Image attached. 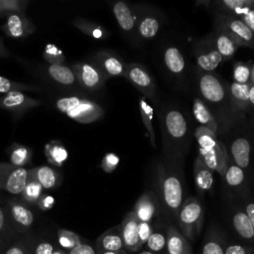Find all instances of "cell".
<instances>
[{"label":"cell","instance_id":"cell-1","mask_svg":"<svg viewBox=\"0 0 254 254\" xmlns=\"http://www.w3.org/2000/svg\"><path fill=\"white\" fill-rule=\"evenodd\" d=\"M159 189L161 201L165 209L177 219L178 213L185 200L181 174L174 169L160 168Z\"/></svg>","mask_w":254,"mask_h":254},{"label":"cell","instance_id":"cell-2","mask_svg":"<svg viewBox=\"0 0 254 254\" xmlns=\"http://www.w3.org/2000/svg\"><path fill=\"white\" fill-rule=\"evenodd\" d=\"M203 218L201 202L193 196H189L185 198L177 216L179 230L189 241H193L201 231Z\"/></svg>","mask_w":254,"mask_h":254},{"label":"cell","instance_id":"cell-3","mask_svg":"<svg viewBox=\"0 0 254 254\" xmlns=\"http://www.w3.org/2000/svg\"><path fill=\"white\" fill-rule=\"evenodd\" d=\"M124 76L144 95V97L151 100L155 99V81L144 65L138 63L125 64Z\"/></svg>","mask_w":254,"mask_h":254},{"label":"cell","instance_id":"cell-4","mask_svg":"<svg viewBox=\"0 0 254 254\" xmlns=\"http://www.w3.org/2000/svg\"><path fill=\"white\" fill-rule=\"evenodd\" d=\"M218 24L239 47L254 49V34L238 17L232 14L218 15Z\"/></svg>","mask_w":254,"mask_h":254},{"label":"cell","instance_id":"cell-5","mask_svg":"<svg viewBox=\"0 0 254 254\" xmlns=\"http://www.w3.org/2000/svg\"><path fill=\"white\" fill-rule=\"evenodd\" d=\"M28 175L29 172L24 167L0 163V189L12 194H19L27 184Z\"/></svg>","mask_w":254,"mask_h":254},{"label":"cell","instance_id":"cell-6","mask_svg":"<svg viewBox=\"0 0 254 254\" xmlns=\"http://www.w3.org/2000/svg\"><path fill=\"white\" fill-rule=\"evenodd\" d=\"M198 156L209 169L224 177L228 168V154L221 141L218 140L213 146L207 149L199 150Z\"/></svg>","mask_w":254,"mask_h":254},{"label":"cell","instance_id":"cell-7","mask_svg":"<svg viewBox=\"0 0 254 254\" xmlns=\"http://www.w3.org/2000/svg\"><path fill=\"white\" fill-rule=\"evenodd\" d=\"M138 224L139 220L132 210L124 216L120 223L124 250L128 254L139 252L142 248L138 236Z\"/></svg>","mask_w":254,"mask_h":254},{"label":"cell","instance_id":"cell-8","mask_svg":"<svg viewBox=\"0 0 254 254\" xmlns=\"http://www.w3.org/2000/svg\"><path fill=\"white\" fill-rule=\"evenodd\" d=\"M159 199L152 190L144 191L134 204L133 212L141 222H152L159 211Z\"/></svg>","mask_w":254,"mask_h":254},{"label":"cell","instance_id":"cell-9","mask_svg":"<svg viewBox=\"0 0 254 254\" xmlns=\"http://www.w3.org/2000/svg\"><path fill=\"white\" fill-rule=\"evenodd\" d=\"M66 114L77 122L90 123L99 119L103 114V110L95 102L80 98L78 103L66 111Z\"/></svg>","mask_w":254,"mask_h":254},{"label":"cell","instance_id":"cell-10","mask_svg":"<svg viewBox=\"0 0 254 254\" xmlns=\"http://www.w3.org/2000/svg\"><path fill=\"white\" fill-rule=\"evenodd\" d=\"M199 90L201 95L209 102H220L225 91L217 77L210 73H205L199 78Z\"/></svg>","mask_w":254,"mask_h":254},{"label":"cell","instance_id":"cell-11","mask_svg":"<svg viewBox=\"0 0 254 254\" xmlns=\"http://www.w3.org/2000/svg\"><path fill=\"white\" fill-rule=\"evenodd\" d=\"M96 250L100 251H123L124 243L120 224L104 231L96 240Z\"/></svg>","mask_w":254,"mask_h":254},{"label":"cell","instance_id":"cell-12","mask_svg":"<svg viewBox=\"0 0 254 254\" xmlns=\"http://www.w3.org/2000/svg\"><path fill=\"white\" fill-rule=\"evenodd\" d=\"M167 254H191L189 240L174 224L167 226Z\"/></svg>","mask_w":254,"mask_h":254},{"label":"cell","instance_id":"cell-13","mask_svg":"<svg viewBox=\"0 0 254 254\" xmlns=\"http://www.w3.org/2000/svg\"><path fill=\"white\" fill-rule=\"evenodd\" d=\"M165 127L168 135L178 141L187 136L188 123L182 112L178 110H170L165 116Z\"/></svg>","mask_w":254,"mask_h":254},{"label":"cell","instance_id":"cell-14","mask_svg":"<svg viewBox=\"0 0 254 254\" xmlns=\"http://www.w3.org/2000/svg\"><path fill=\"white\" fill-rule=\"evenodd\" d=\"M193 180L200 192H205L212 189L213 171L203 163L199 156L196 157L193 164Z\"/></svg>","mask_w":254,"mask_h":254},{"label":"cell","instance_id":"cell-15","mask_svg":"<svg viewBox=\"0 0 254 254\" xmlns=\"http://www.w3.org/2000/svg\"><path fill=\"white\" fill-rule=\"evenodd\" d=\"M77 68V77L80 82L89 89H97L102 86L104 81L103 74L89 64H82Z\"/></svg>","mask_w":254,"mask_h":254},{"label":"cell","instance_id":"cell-16","mask_svg":"<svg viewBox=\"0 0 254 254\" xmlns=\"http://www.w3.org/2000/svg\"><path fill=\"white\" fill-rule=\"evenodd\" d=\"M225 248L226 242L223 233L215 227L209 229L204 238L201 254H225Z\"/></svg>","mask_w":254,"mask_h":254},{"label":"cell","instance_id":"cell-17","mask_svg":"<svg viewBox=\"0 0 254 254\" xmlns=\"http://www.w3.org/2000/svg\"><path fill=\"white\" fill-rule=\"evenodd\" d=\"M232 225L236 233L246 242L254 243V227L243 210L236 211L232 216Z\"/></svg>","mask_w":254,"mask_h":254},{"label":"cell","instance_id":"cell-18","mask_svg":"<svg viewBox=\"0 0 254 254\" xmlns=\"http://www.w3.org/2000/svg\"><path fill=\"white\" fill-rule=\"evenodd\" d=\"M192 113L194 118L198 123H200V126L207 127L212 132L216 134L218 131V125L217 122L212 115V113L209 111V109L206 107V105L199 99L195 98L192 103Z\"/></svg>","mask_w":254,"mask_h":254},{"label":"cell","instance_id":"cell-19","mask_svg":"<svg viewBox=\"0 0 254 254\" xmlns=\"http://www.w3.org/2000/svg\"><path fill=\"white\" fill-rule=\"evenodd\" d=\"M250 143L245 138H238L231 145V154L235 165L242 170L247 168L250 161Z\"/></svg>","mask_w":254,"mask_h":254},{"label":"cell","instance_id":"cell-20","mask_svg":"<svg viewBox=\"0 0 254 254\" xmlns=\"http://www.w3.org/2000/svg\"><path fill=\"white\" fill-rule=\"evenodd\" d=\"M113 13L120 28L125 32H130L135 27V20L130 7L123 1L113 5Z\"/></svg>","mask_w":254,"mask_h":254},{"label":"cell","instance_id":"cell-21","mask_svg":"<svg viewBox=\"0 0 254 254\" xmlns=\"http://www.w3.org/2000/svg\"><path fill=\"white\" fill-rule=\"evenodd\" d=\"M167 227L153 229L151 236L145 244V250L154 254H167Z\"/></svg>","mask_w":254,"mask_h":254},{"label":"cell","instance_id":"cell-22","mask_svg":"<svg viewBox=\"0 0 254 254\" xmlns=\"http://www.w3.org/2000/svg\"><path fill=\"white\" fill-rule=\"evenodd\" d=\"M29 22L22 16L16 13H11L7 19L5 25L6 33L14 38H21L27 35V33H31L28 30Z\"/></svg>","mask_w":254,"mask_h":254},{"label":"cell","instance_id":"cell-23","mask_svg":"<svg viewBox=\"0 0 254 254\" xmlns=\"http://www.w3.org/2000/svg\"><path fill=\"white\" fill-rule=\"evenodd\" d=\"M216 51L221 55L223 60L230 59L240 48L238 44L223 30L220 29V32L215 38Z\"/></svg>","mask_w":254,"mask_h":254},{"label":"cell","instance_id":"cell-24","mask_svg":"<svg viewBox=\"0 0 254 254\" xmlns=\"http://www.w3.org/2000/svg\"><path fill=\"white\" fill-rule=\"evenodd\" d=\"M104 72L110 76H124L125 64L116 56L103 53L99 57Z\"/></svg>","mask_w":254,"mask_h":254},{"label":"cell","instance_id":"cell-25","mask_svg":"<svg viewBox=\"0 0 254 254\" xmlns=\"http://www.w3.org/2000/svg\"><path fill=\"white\" fill-rule=\"evenodd\" d=\"M164 62L168 69L176 74L183 72L186 66L184 56L176 47H169L164 54Z\"/></svg>","mask_w":254,"mask_h":254},{"label":"cell","instance_id":"cell-26","mask_svg":"<svg viewBox=\"0 0 254 254\" xmlns=\"http://www.w3.org/2000/svg\"><path fill=\"white\" fill-rule=\"evenodd\" d=\"M139 110H140V115L142 118V122L146 128L148 137L150 139V142L153 147H156V137H155V132H154V127L152 124V119L154 116V110L153 107L149 104L147 101V98L142 96L139 101Z\"/></svg>","mask_w":254,"mask_h":254},{"label":"cell","instance_id":"cell-27","mask_svg":"<svg viewBox=\"0 0 254 254\" xmlns=\"http://www.w3.org/2000/svg\"><path fill=\"white\" fill-rule=\"evenodd\" d=\"M0 104L9 109H19V108H26L32 106L34 104H38V101L33 100L20 91H10L8 94L0 99Z\"/></svg>","mask_w":254,"mask_h":254},{"label":"cell","instance_id":"cell-28","mask_svg":"<svg viewBox=\"0 0 254 254\" xmlns=\"http://www.w3.org/2000/svg\"><path fill=\"white\" fill-rule=\"evenodd\" d=\"M160 29L159 20L152 15H146L142 17L138 22V32L144 39L154 38Z\"/></svg>","mask_w":254,"mask_h":254},{"label":"cell","instance_id":"cell-29","mask_svg":"<svg viewBox=\"0 0 254 254\" xmlns=\"http://www.w3.org/2000/svg\"><path fill=\"white\" fill-rule=\"evenodd\" d=\"M49 73L50 75L58 82L64 84V85H69L72 84L75 80V75L73 71L62 64H53L49 66Z\"/></svg>","mask_w":254,"mask_h":254},{"label":"cell","instance_id":"cell-30","mask_svg":"<svg viewBox=\"0 0 254 254\" xmlns=\"http://www.w3.org/2000/svg\"><path fill=\"white\" fill-rule=\"evenodd\" d=\"M29 173L40 183L43 189H51L57 183L55 171L48 166L39 167L33 171H29Z\"/></svg>","mask_w":254,"mask_h":254},{"label":"cell","instance_id":"cell-31","mask_svg":"<svg viewBox=\"0 0 254 254\" xmlns=\"http://www.w3.org/2000/svg\"><path fill=\"white\" fill-rule=\"evenodd\" d=\"M249 83H236L232 82L230 85V94L231 97L235 103V105L241 109H244L247 107L249 104V99H248V94H249V89H250Z\"/></svg>","mask_w":254,"mask_h":254},{"label":"cell","instance_id":"cell-32","mask_svg":"<svg viewBox=\"0 0 254 254\" xmlns=\"http://www.w3.org/2000/svg\"><path fill=\"white\" fill-rule=\"evenodd\" d=\"M222 60L223 59L221 55L216 50H212L207 53L200 54L196 59V63H197V65L202 70L211 71L219 65Z\"/></svg>","mask_w":254,"mask_h":254},{"label":"cell","instance_id":"cell-33","mask_svg":"<svg viewBox=\"0 0 254 254\" xmlns=\"http://www.w3.org/2000/svg\"><path fill=\"white\" fill-rule=\"evenodd\" d=\"M215 5L217 6V9L235 15L243 9L254 8V0H221L216 1Z\"/></svg>","mask_w":254,"mask_h":254},{"label":"cell","instance_id":"cell-34","mask_svg":"<svg viewBox=\"0 0 254 254\" xmlns=\"http://www.w3.org/2000/svg\"><path fill=\"white\" fill-rule=\"evenodd\" d=\"M194 137L198 143L199 150L207 149L218 141L216 134L204 126H198L195 129Z\"/></svg>","mask_w":254,"mask_h":254},{"label":"cell","instance_id":"cell-35","mask_svg":"<svg viewBox=\"0 0 254 254\" xmlns=\"http://www.w3.org/2000/svg\"><path fill=\"white\" fill-rule=\"evenodd\" d=\"M29 172V171H28ZM42 190H43V187L40 185V183L29 173L28 175V180H27V184L23 190V191L21 192L23 194V197L30 201V202H35L37 201L41 194H42Z\"/></svg>","mask_w":254,"mask_h":254},{"label":"cell","instance_id":"cell-36","mask_svg":"<svg viewBox=\"0 0 254 254\" xmlns=\"http://www.w3.org/2000/svg\"><path fill=\"white\" fill-rule=\"evenodd\" d=\"M11 213L16 222L20 225L29 227L33 224L34 215L31 210L21 204H13L11 207Z\"/></svg>","mask_w":254,"mask_h":254},{"label":"cell","instance_id":"cell-37","mask_svg":"<svg viewBox=\"0 0 254 254\" xmlns=\"http://www.w3.org/2000/svg\"><path fill=\"white\" fill-rule=\"evenodd\" d=\"M58 239L60 245L67 250H71L81 243L79 236L75 232L66 229H60L58 231Z\"/></svg>","mask_w":254,"mask_h":254},{"label":"cell","instance_id":"cell-38","mask_svg":"<svg viewBox=\"0 0 254 254\" xmlns=\"http://www.w3.org/2000/svg\"><path fill=\"white\" fill-rule=\"evenodd\" d=\"M224 177L227 184L232 188H236L244 182V172L236 165L229 166L226 170Z\"/></svg>","mask_w":254,"mask_h":254},{"label":"cell","instance_id":"cell-39","mask_svg":"<svg viewBox=\"0 0 254 254\" xmlns=\"http://www.w3.org/2000/svg\"><path fill=\"white\" fill-rule=\"evenodd\" d=\"M251 78V69L249 68L248 65L238 63L235 64L233 67V82L236 83H248L249 79Z\"/></svg>","mask_w":254,"mask_h":254},{"label":"cell","instance_id":"cell-40","mask_svg":"<svg viewBox=\"0 0 254 254\" xmlns=\"http://www.w3.org/2000/svg\"><path fill=\"white\" fill-rule=\"evenodd\" d=\"M78 28H80L84 33L90 35L91 37L95 38V39H102V38H106L109 34L100 26L95 25L93 23H89V22H82L81 24L77 25Z\"/></svg>","mask_w":254,"mask_h":254},{"label":"cell","instance_id":"cell-41","mask_svg":"<svg viewBox=\"0 0 254 254\" xmlns=\"http://www.w3.org/2000/svg\"><path fill=\"white\" fill-rule=\"evenodd\" d=\"M225 254H254V249L248 244L230 243L226 245Z\"/></svg>","mask_w":254,"mask_h":254},{"label":"cell","instance_id":"cell-42","mask_svg":"<svg viewBox=\"0 0 254 254\" xmlns=\"http://www.w3.org/2000/svg\"><path fill=\"white\" fill-rule=\"evenodd\" d=\"M153 225L151 222H141L139 221L138 224V236H139V241L141 246L143 247V245L146 244V242L148 241L149 237L151 236L152 232H153Z\"/></svg>","mask_w":254,"mask_h":254},{"label":"cell","instance_id":"cell-43","mask_svg":"<svg viewBox=\"0 0 254 254\" xmlns=\"http://www.w3.org/2000/svg\"><path fill=\"white\" fill-rule=\"evenodd\" d=\"M119 164V157L114 153H108L104 156L101 162V168L106 173L113 172Z\"/></svg>","mask_w":254,"mask_h":254},{"label":"cell","instance_id":"cell-44","mask_svg":"<svg viewBox=\"0 0 254 254\" xmlns=\"http://www.w3.org/2000/svg\"><path fill=\"white\" fill-rule=\"evenodd\" d=\"M234 16L238 17L254 34V8H246Z\"/></svg>","mask_w":254,"mask_h":254},{"label":"cell","instance_id":"cell-45","mask_svg":"<svg viewBox=\"0 0 254 254\" xmlns=\"http://www.w3.org/2000/svg\"><path fill=\"white\" fill-rule=\"evenodd\" d=\"M79 100H80V98L77 97V96L64 97V98L59 99V100L57 101L56 105H57V108H58L61 112L66 113V111H68L71 107H73L76 103H78Z\"/></svg>","mask_w":254,"mask_h":254},{"label":"cell","instance_id":"cell-46","mask_svg":"<svg viewBox=\"0 0 254 254\" xmlns=\"http://www.w3.org/2000/svg\"><path fill=\"white\" fill-rule=\"evenodd\" d=\"M28 158V150L25 148H19L13 151L11 155V161L13 165L22 167Z\"/></svg>","mask_w":254,"mask_h":254},{"label":"cell","instance_id":"cell-47","mask_svg":"<svg viewBox=\"0 0 254 254\" xmlns=\"http://www.w3.org/2000/svg\"><path fill=\"white\" fill-rule=\"evenodd\" d=\"M21 2L18 0H0V13L2 12H19Z\"/></svg>","mask_w":254,"mask_h":254},{"label":"cell","instance_id":"cell-48","mask_svg":"<svg viewBox=\"0 0 254 254\" xmlns=\"http://www.w3.org/2000/svg\"><path fill=\"white\" fill-rule=\"evenodd\" d=\"M50 155L52 157V159L55 160V163L58 165H61L67 156L66 151L61 147V146H55L51 151H50Z\"/></svg>","mask_w":254,"mask_h":254},{"label":"cell","instance_id":"cell-49","mask_svg":"<svg viewBox=\"0 0 254 254\" xmlns=\"http://www.w3.org/2000/svg\"><path fill=\"white\" fill-rule=\"evenodd\" d=\"M68 254H97V250L89 244L80 243L71 250H69Z\"/></svg>","mask_w":254,"mask_h":254},{"label":"cell","instance_id":"cell-50","mask_svg":"<svg viewBox=\"0 0 254 254\" xmlns=\"http://www.w3.org/2000/svg\"><path fill=\"white\" fill-rule=\"evenodd\" d=\"M54 246L50 242H41L35 249V254H53Z\"/></svg>","mask_w":254,"mask_h":254},{"label":"cell","instance_id":"cell-51","mask_svg":"<svg viewBox=\"0 0 254 254\" xmlns=\"http://www.w3.org/2000/svg\"><path fill=\"white\" fill-rule=\"evenodd\" d=\"M14 86L15 85L10 81V79L0 75V92L1 93L10 92V91H16Z\"/></svg>","mask_w":254,"mask_h":254},{"label":"cell","instance_id":"cell-52","mask_svg":"<svg viewBox=\"0 0 254 254\" xmlns=\"http://www.w3.org/2000/svg\"><path fill=\"white\" fill-rule=\"evenodd\" d=\"M46 56H47V59L51 60V58H55V57L57 58L59 56H62V53L54 45H48L46 47Z\"/></svg>","mask_w":254,"mask_h":254},{"label":"cell","instance_id":"cell-53","mask_svg":"<svg viewBox=\"0 0 254 254\" xmlns=\"http://www.w3.org/2000/svg\"><path fill=\"white\" fill-rule=\"evenodd\" d=\"M245 213L250 219L253 227H254V202H248L245 207Z\"/></svg>","mask_w":254,"mask_h":254},{"label":"cell","instance_id":"cell-54","mask_svg":"<svg viewBox=\"0 0 254 254\" xmlns=\"http://www.w3.org/2000/svg\"><path fill=\"white\" fill-rule=\"evenodd\" d=\"M5 254H26V253L21 247L13 246V247H10L9 249H7Z\"/></svg>","mask_w":254,"mask_h":254},{"label":"cell","instance_id":"cell-55","mask_svg":"<svg viewBox=\"0 0 254 254\" xmlns=\"http://www.w3.org/2000/svg\"><path fill=\"white\" fill-rule=\"evenodd\" d=\"M53 203H54L53 197H52V196H47V197H45V198L43 199V201H42V207L45 208V209H46V208H50Z\"/></svg>","mask_w":254,"mask_h":254},{"label":"cell","instance_id":"cell-56","mask_svg":"<svg viewBox=\"0 0 254 254\" xmlns=\"http://www.w3.org/2000/svg\"><path fill=\"white\" fill-rule=\"evenodd\" d=\"M248 99H249V103L254 105V84L252 83L250 85V89H249V94H248Z\"/></svg>","mask_w":254,"mask_h":254},{"label":"cell","instance_id":"cell-57","mask_svg":"<svg viewBox=\"0 0 254 254\" xmlns=\"http://www.w3.org/2000/svg\"><path fill=\"white\" fill-rule=\"evenodd\" d=\"M97 254H128L125 250L123 251H100V252H97Z\"/></svg>","mask_w":254,"mask_h":254},{"label":"cell","instance_id":"cell-58","mask_svg":"<svg viewBox=\"0 0 254 254\" xmlns=\"http://www.w3.org/2000/svg\"><path fill=\"white\" fill-rule=\"evenodd\" d=\"M4 226V213L3 210L0 208V231L3 229Z\"/></svg>","mask_w":254,"mask_h":254},{"label":"cell","instance_id":"cell-59","mask_svg":"<svg viewBox=\"0 0 254 254\" xmlns=\"http://www.w3.org/2000/svg\"><path fill=\"white\" fill-rule=\"evenodd\" d=\"M137 254H154V253L149 252V251H147V250H140Z\"/></svg>","mask_w":254,"mask_h":254},{"label":"cell","instance_id":"cell-60","mask_svg":"<svg viewBox=\"0 0 254 254\" xmlns=\"http://www.w3.org/2000/svg\"><path fill=\"white\" fill-rule=\"evenodd\" d=\"M53 254H66V253L64 252V251H62V250H55Z\"/></svg>","mask_w":254,"mask_h":254},{"label":"cell","instance_id":"cell-61","mask_svg":"<svg viewBox=\"0 0 254 254\" xmlns=\"http://www.w3.org/2000/svg\"><path fill=\"white\" fill-rule=\"evenodd\" d=\"M250 79H252V83L254 84V68L251 70V78Z\"/></svg>","mask_w":254,"mask_h":254}]
</instances>
